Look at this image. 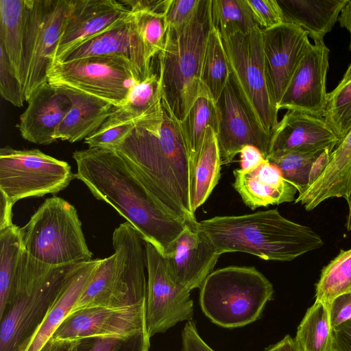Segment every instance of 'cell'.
Masks as SVG:
<instances>
[{"label":"cell","instance_id":"cell-1","mask_svg":"<svg viewBox=\"0 0 351 351\" xmlns=\"http://www.w3.org/2000/svg\"><path fill=\"white\" fill-rule=\"evenodd\" d=\"M115 151L162 208L186 223L197 222L191 206V157L181 122L162 98L135 120Z\"/></svg>","mask_w":351,"mask_h":351},{"label":"cell","instance_id":"cell-2","mask_svg":"<svg viewBox=\"0 0 351 351\" xmlns=\"http://www.w3.org/2000/svg\"><path fill=\"white\" fill-rule=\"evenodd\" d=\"M73 158L75 178L95 197L113 207L164 256L171 253L187 223L156 201L115 150L88 148L74 152Z\"/></svg>","mask_w":351,"mask_h":351},{"label":"cell","instance_id":"cell-3","mask_svg":"<svg viewBox=\"0 0 351 351\" xmlns=\"http://www.w3.org/2000/svg\"><path fill=\"white\" fill-rule=\"evenodd\" d=\"M217 252H245L266 261H291L324 245L309 227L284 217L277 209L217 216L197 221Z\"/></svg>","mask_w":351,"mask_h":351},{"label":"cell","instance_id":"cell-4","mask_svg":"<svg viewBox=\"0 0 351 351\" xmlns=\"http://www.w3.org/2000/svg\"><path fill=\"white\" fill-rule=\"evenodd\" d=\"M83 263L51 265L23 249L0 310V351H27L66 280Z\"/></svg>","mask_w":351,"mask_h":351},{"label":"cell","instance_id":"cell-5","mask_svg":"<svg viewBox=\"0 0 351 351\" xmlns=\"http://www.w3.org/2000/svg\"><path fill=\"white\" fill-rule=\"evenodd\" d=\"M212 0H200L184 25L167 27L165 42L158 53L162 98L182 122L201 88L203 60L213 27Z\"/></svg>","mask_w":351,"mask_h":351},{"label":"cell","instance_id":"cell-6","mask_svg":"<svg viewBox=\"0 0 351 351\" xmlns=\"http://www.w3.org/2000/svg\"><path fill=\"white\" fill-rule=\"evenodd\" d=\"M269 280L254 267L230 266L213 271L200 287L205 315L223 328H237L258 319L273 296Z\"/></svg>","mask_w":351,"mask_h":351},{"label":"cell","instance_id":"cell-7","mask_svg":"<svg viewBox=\"0 0 351 351\" xmlns=\"http://www.w3.org/2000/svg\"><path fill=\"white\" fill-rule=\"evenodd\" d=\"M20 232L24 250L42 263L58 266L93 260L76 208L61 197L46 199Z\"/></svg>","mask_w":351,"mask_h":351},{"label":"cell","instance_id":"cell-8","mask_svg":"<svg viewBox=\"0 0 351 351\" xmlns=\"http://www.w3.org/2000/svg\"><path fill=\"white\" fill-rule=\"evenodd\" d=\"M133 66L115 56H93L66 62L54 61L47 72L52 86L123 106L132 88L141 81Z\"/></svg>","mask_w":351,"mask_h":351},{"label":"cell","instance_id":"cell-9","mask_svg":"<svg viewBox=\"0 0 351 351\" xmlns=\"http://www.w3.org/2000/svg\"><path fill=\"white\" fill-rule=\"evenodd\" d=\"M27 17L21 69L25 101L47 82V72L54 61L70 0H26Z\"/></svg>","mask_w":351,"mask_h":351},{"label":"cell","instance_id":"cell-10","mask_svg":"<svg viewBox=\"0 0 351 351\" xmlns=\"http://www.w3.org/2000/svg\"><path fill=\"white\" fill-rule=\"evenodd\" d=\"M75 178L66 162L38 149H0V193L13 205L23 198L56 194Z\"/></svg>","mask_w":351,"mask_h":351},{"label":"cell","instance_id":"cell-11","mask_svg":"<svg viewBox=\"0 0 351 351\" xmlns=\"http://www.w3.org/2000/svg\"><path fill=\"white\" fill-rule=\"evenodd\" d=\"M227 58L240 92L265 130L271 136L278 124V108L265 71L262 28L222 39Z\"/></svg>","mask_w":351,"mask_h":351},{"label":"cell","instance_id":"cell-12","mask_svg":"<svg viewBox=\"0 0 351 351\" xmlns=\"http://www.w3.org/2000/svg\"><path fill=\"white\" fill-rule=\"evenodd\" d=\"M147 260L146 329L151 338L182 321H191V291L171 275L166 257L145 241Z\"/></svg>","mask_w":351,"mask_h":351},{"label":"cell","instance_id":"cell-13","mask_svg":"<svg viewBox=\"0 0 351 351\" xmlns=\"http://www.w3.org/2000/svg\"><path fill=\"white\" fill-rule=\"evenodd\" d=\"M216 104L219 113L217 137L222 165L231 162L247 145L258 148L267 159L271 136L247 104L231 73Z\"/></svg>","mask_w":351,"mask_h":351},{"label":"cell","instance_id":"cell-14","mask_svg":"<svg viewBox=\"0 0 351 351\" xmlns=\"http://www.w3.org/2000/svg\"><path fill=\"white\" fill-rule=\"evenodd\" d=\"M330 50L324 41L311 44L301 60L282 97L284 108L325 117L328 105L326 82Z\"/></svg>","mask_w":351,"mask_h":351},{"label":"cell","instance_id":"cell-15","mask_svg":"<svg viewBox=\"0 0 351 351\" xmlns=\"http://www.w3.org/2000/svg\"><path fill=\"white\" fill-rule=\"evenodd\" d=\"M262 45L269 86L278 107L311 43L302 29L283 23L262 29Z\"/></svg>","mask_w":351,"mask_h":351},{"label":"cell","instance_id":"cell-16","mask_svg":"<svg viewBox=\"0 0 351 351\" xmlns=\"http://www.w3.org/2000/svg\"><path fill=\"white\" fill-rule=\"evenodd\" d=\"M145 328L146 302L119 308L96 306L69 314L51 337L126 336Z\"/></svg>","mask_w":351,"mask_h":351},{"label":"cell","instance_id":"cell-17","mask_svg":"<svg viewBox=\"0 0 351 351\" xmlns=\"http://www.w3.org/2000/svg\"><path fill=\"white\" fill-rule=\"evenodd\" d=\"M131 16L121 0H70L54 60L84 42L127 21Z\"/></svg>","mask_w":351,"mask_h":351},{"label":"cell","instance_id":"cell-18","mask_svg":"<svg viewBox=\"0 0 351 351\" xmlns=\"http://www.w3.org/2000/svg\"><path fill=\"white\" fill-rule=\"evenodd\" d=\"M93 56L122 58L133 66L141 80L152 72L132 14L127 21L76 46L54 61L66 62Z\"/></svg>","mask_w":351,"mask_h":351},{"label":"cell","instance_id":"cell-19","mask_svg":"<svg viewBox=\"0 0 351 351\" xmlns=\"http://www.w3.org/2000/svg\"><path fill=\"white\" fill-rule=\"evenodd\" d=\"M197 223L186 224L166 256L171 276L190 291L201 287L221 256Z\"/></svg>","mask_w":351,"mask_h":351},{"label":"cell","instance_id":"cell-20","mask_svg":"<svg viewBox=\"0 0 351 351\" xmlns=\"http://www.w3.org/2000/svg\"><path fill=\"white\" fill-rule=\"evenodd\" d=\"M339 142L325 118L287 110L271 134L267 158L289 152L334 150Z\"/></svg>","mask_w":351,"mask_h":351},{"label":"cell","instance_id":"cell-21","mask_svg":"<svg viewBox=\"0 0 351 351\" xmlns=\"http://www.w3.org/2000/svg\"><path fill=\"white\" fill-rule=\"evenodd\" d=\"M27 103L17 125L21 136L38 145H49L57 141L56 132L72 106L64 91L46 82L34 93Z\"/></svg>","mask_w":351,"mask_h":351},{"label":"cell","instance_id":"cell-22","mask_svg":"<svg viewBox=\"0 0 351 351\" xmlns=\"http://www.w3.org/2000/svg\"><path fill=\"white\" fill-rule=\"evenodd\" d=\"M233 174L234 189L252 210L295 199V187L286 181L280 170L267 160L250 171L237 169Z\"/></svg>","mask_w":351,"mask_h":351},{"label":"cell","instance_id":"cell-23","mask_svg":"<svg viewBox=\"0 0 351 351\" xmlns=\"http://www.w3.org/2000/svg\"><path fill=\"white\" fill-rule=\"evenodd\" d=\"M284 23L302 29L315 42L324 41L348 0H277Z\"/></svg>","mask_w":351,"mask_h":351},{"label":"cell","instance_id":"cell-24","mask_svg":"<svg viewBox=\"0 0 351 351\" xmlns=\"http://www.w3.org/2000/svg\"><path fill=\"white\" fill-rule=\"evenodd\" d=\"M71 101V108L56 132V140L70 143L85 139L97 130L116 107L99 98L64 90Z\"/></svg>","mask_w":351,"mask_h":351},{"label":"cell","instance_id":"cell-25","mask_svg":"<svg viewBox=\"0 0 351 351\" xmlns=\"http://www.w3.org/2000/svg\"><path fill=\"white\" fill-rule=\"evenodd\" d=\"M102 259L83 263L68 278L27 351H38L71 313Z\"/></svg>","mask_w":351,"mask_h":351},{"label":"cell","instance_id":"cell-26","mask_svg":"<svg viewBox=\"0 0 351 351\" xmlns=\"http://www.w3.org/2000/svg\"><path fill=\"white\" fill-rule=\"evenodd\" d=\"M221 165L217 134L209 127L192 162L191 206L194 213L207 200L217 184Z\"/></svg>","mask_w":351,"mask_h":351},{"label":"cell","instance_id":"cell-27","mask_svg":"<svg viewBox=\"0 0 351 351\" xmlns=\"http://www.w3.org/2000/svg\"><path fill=\"white\" fill-rule=\"evenodd\" d=\"M26 17V0H0V46L20 82Z\"/></svg>","mask_w":351,"mask_h":351},{"label":"cell","instance_id":"cell-28","mask_svg":"<svg viewBox=\"0 0 351 351\" xmlns=\"http://www.w3.org/2000/svg\"><path fill=\"white\" fill-rule=\"evenodd\" d=\"M192 162L199 152L208 128L217 133L219 113L216 101L208 90L201 85L199 93L181 122Z\"/></svg>","mask_w":351,"mask_h":351},{"label":"cell","instance_id":"cell-29","mask_svg":"<svg viewBox=\"0 0 351 351\" xmlns=\"http://www.w3.org/2000/svg\"><path fill=\"white\" fill-rule=\"evenodd\" d=\"M294 341L299 351H331L332 328L326 305L315 301L300 322Z\"/></svg>","mask_w":351,"mask_h":351},{"label":"cell","instance_id":"cell-30","mask_svg":"<svg viewBox=\"0 0 351 351\" xmlns=\"http://www.w3.org/2000/svg\"><path fill=\"white\" fill-rule=\"evenodd\" d=\"M211 14L213 27L222 39L247 34L259 27L247 0H212Z\"/></svg>","mask_w":351,"mask_h":351},{"label":"cell","instance_id":"cell-31","mask_svg":"<svg viewBox=\"0 0 351 351\" xmlns=\"http://www.w3.org/2000/svg\"><path fill=\"white\" fill-rule=\"evenodd\" d=\"M230 75V69L221 36L213 27L205 49L201 83L217 101L224 89Z\"/></svg>","mask_w":351,"mask_h":351},{"label":"cell","instance_id":"cell-32","mask_svg":"<svg viewBox=\"0 0 351 351\" xmlns=\"http://www.w3.org/2000/svg\"><path fill=\"white\" fill-rule=\"evenodd\" d=\"M351 293V249L339 254L322 270L315 288V301L328 308L340 295Z\"/></svg>","mask_w":351,"mask_h":351},{"label":"cell","instance_id":"cell-33","mask_svg":"<svg viewBox=\"0 0 351 351\" xmlns=\"http://www.w3.org/2000/svg\"><path fill=\"white\" fill-rule=\"evenodd\" d=\"M23 250L19 227L12 223L0 229V310L6 302Z\"/></svg>","mask_w":351,"mask_h":351},{"label":"cell","instance_id":"cell-34","mask_svg":"<svg viewBox=\"0 0 351 351\" xmlns=\"http://www.w3.org/2000/svg\"><path fill=\"white\" fill-rule=\"evenodd\" d=\"M162 99V89L159 76L152 72L132 88L125 104L116 109L123 118L135 121L140 118Z\"/></svg>","mask_w":351,"mask_h":351},{"label":"cell","instance_id":"cell-35","mask_svg":"<svg viewBox=\"0 0 351 351\" xmlns=\"http://www.w3.org/2000/svg\"><path fill=\"white\" fill-rule=\"evenodd\" d=\"M323 151L289 152L270 156L267 160L280 170L284 179L294 186L300 195L308 187L311 166Z\"/></svg>","mask_w":351,"mask_h":351},{"label":"cell","instance_id":"cell-36","mask_svg":"<svg viewBox=\"0 0 351 351\" xmlns=\"http://www.w3.org/2000/svg\"><path fill=\"white\" fill-rule=\"evenodd\" d=\"M150 337L146 328L126 336H93L80 338L75 351H149Z\"/></svg>","mask_w":351,"mask_h":351},{"label":"cell","instance_id":"cell-37","mask_svg":"<svg viewBox=\"0 0 351 351\" xmlns=\"http://www.w3.org/2000/svg\"><path fill=\"white\" fill-rule=\"evenodd\" d=\"M143 40L146 57L152 59L161 51L166 38L167 23L165 14L140 11L132 12Z\"/></svg>","mask_w":351,"mask_h":351},{"label":"cell","instance_id":"cell-38","mask_svg":"<svg viewBox=\"0 0 351 351\" xmlns=\"http://www.w3.org/2000/svg\"><path fill=\"white\" fill-rule=\"evenodd\" d=\"M116 108L97 130L84 139L89 148L116 150L132 132L135 121L122 118Z\"/></svg>","mask_w":351,"mask_h":351},{"label":"cell","instance_id":"cell-39","mask_svg":"<svg viewBox=\"0 0 351 351\" xmlns=\"http://www.w3.org/2000/svg\"><path fill=\"white\" fill-rule=\"evenodd\" d=\"M324 118L340 141L351 130V81L328 93Z\"/></svg>","mask_w":351,"mask_h":351},{"label":"cell","instance_id":"cell-40","mask_svg":"<svg viewBox=\"0 0 351 351\" xmlns=\"http://www.w3.org/2000/svg\"><path fill=\"white\" fill-rule=\"evenodd\" d=\"M0 93L14 106L21 107L25 101L23 85L19 80L10 58L0 46Z\"/></svg>","mask_w":351,"mask_h":351},{"label":"cell","instance_id":"cell-41","mask_svg":"<svg viewBox=\"0 0 351 351\" xmlns=\"http://www.w3.org/2000/svg\"><path fill=\"white\" fill-rule=\"evenodd\" d=\"M253 18L261 28L269 29L284 23L277 0H247Z\"/></svg>","mask_w":351,"mask_h":351},{"label":"cell","instance_id":"cell-42","mask_svg":"<svg viewBox=\"0 0 351 351\" xmlns=\"http://www.w3.org/2000/svg\"><path fill=\"white\" fill-rule=\"evenodd\" d=\"M200 0H171L165 13L167 27L186 24L194 14Z\"/></svg>","mask_w":351,"mask_h":351},{"label":"cell","instance_id":"cell-43","mask_svg":"<svg viewBox=\"0 0 351 351\" xmlns=\"http://www.w3.org/2000/svg\"><path fill=\"white\" fill-rule=\"evenodd\" d=\"M328 309L332 330L341 324L351 319V293H343L335 298Z\"/></svg>","mask_w":351,"mask_h":351},{"label":"cell","instance_id":"cell-44","mask_svg":"<svg viewBox=\"0 0 351 351\" xmlns=\"http://www.w3.org/2000/svg\"><path fill=\"white\" fill-rule=\"evenodd\" d=\"M131 12L140 11L165 14L171 0H121Z\"/></svg>","mask_w":351,"mask_h":351},{"label":"cell","instance_id":"cell-45","mask_svg":"<svg viewBox=\"0 0 351 351\" xmlns=\"http://www.w3.org/2000/svg\"><path fill=\"white\" fill-rule=\"evenodd\" d=\"M331 351H351V319L332 330Z\"/></svg>","mask_w":351,"mask_h":351},{"label":"cell","instance_id":"cell-46","mask_svg":"<svg viewBox=\"0 0 351 351\" xmlns=\"http://www.w3.org/2000/svg\"><path fill=\"white\" fill-rule=\"evenodd\" d=\"M239 154L241 169L244 171L252 170L267 160L258 148L250 145L243 147Z\"/></svg>","mask_w":351,"mask_h":351},{"label":"cell","instance_id":"cell-47","mask_svg":"<svg viewBox=\"0 0 351 351\" xmlns=\"http://www.w3.org/2000/svg\"><path fill=\"white\" fill-rule=\"evenodd\" d=\"M80 339H60L51 337L38 351H75Z\"/></svg>","mask_w":351,"mask_h":351},{"label":"cell","instance_id":"cell-48","mask_svg":"<svg viewBox=\"0 0 351 351\" xmlns=\"http://www.w3.org/2000/svg\"><path fill=\"white\" fill-rule=\"evenodd\" d=\"M333 150L326 149L313 163L308 177V186L311 185L322 175L326 168L330 154Z\"/></svg>","mask_w":351,"mask_h":351},{"label":"cell","instance_id":"cell-49","mask_svg":"<svg viewBox=\"0 0 351 351\" xmlns=\"http://www.w3.org/2000/svg\"><path fill=\"white\" fill-rule=\"evenodd\" d=\"M1 214L0 229L12 224L13 204L2 194H1Z\"/></svg>","mask_w":351,"mask_h":351},{"label":"cell","instance_id":"cell-50","mask_svg":"<svg viewBox=\"0 0 351 351\" xmlns=\"http://www.w3.org/2000/svg\"><path fill=\"white\" fill-rule=\"evenodd\" d=\"M338 21L342 27H345L350 33V41L349 49L351 51V0H348L347 3L341 10Z\"/></svg>","mask_w":351,"mask_h":351},{"label":"cell","instance_id":"cell-51","mask_svg":"<svg viewBox=\"0 0 351 351\" xmlns=\"http://www.w3.org/2000/svg\"><path fill=\"white\" fill-rule=\"evenodd\" d=\"M348 204V215L346 221V228L348 231L351 230V178H350V189L348 199H346Z\"/></svg>","mask_w":351,"mask_h":351},{"label":"cell","instance_id":"cell-52","mask_svg":"<svg viewBox=\"0 0 351 351\" xmlns=\"http://www.w3.org/2000/svg\"><path fill=\"white\" fill-rule=\"evenodd\" d=\"M350 81H351V62L349 64V66L348 67L346 73H344L341 80L339 82V83L338 84V85L337 86V87L342 86L344 84L349 82Z\"/></svg>","mask_w":351,"mask_h":351}]
</instances>
